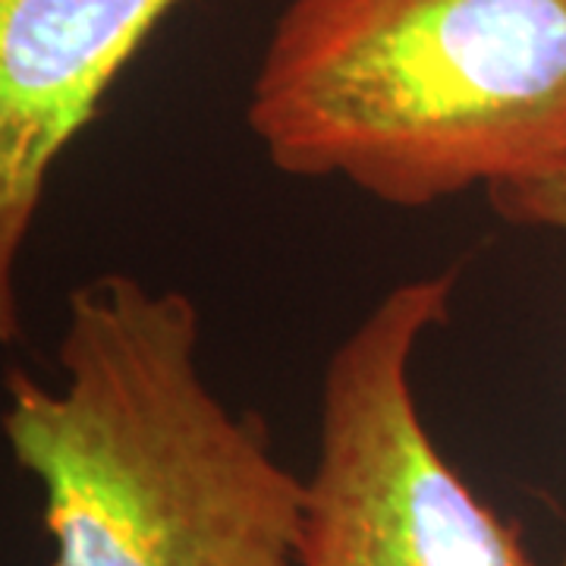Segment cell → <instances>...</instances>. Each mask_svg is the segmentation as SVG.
I'll list each match as a JSON object with an SVG mask.
<instances>
[{
  "instance_id": "277c9868",
  "label": "cell",
  "mask_w": 566,
  "mask_h": 566,
  "mask_svg": "<svg viewBox=\"0 0 566 566\" xmlns=\"http://www.w3.org/2000/svg\"><path fill=\"white\" fill-rule=\"evenodd\" d=\"M180 3L0 0V346L22 334L17 268L54 164Z\"/></svg>"
},
{
  "instance_id": "7a4b0ae2",
  "label": "cell",
  "mask_w": 566,
  "mask_h": 566,
  "mask_svg": "<svg viewBox=\"0 0 566 566\" xmlns=\"http://www.w3.org/2000/svg\"><path fill=\"white\" fill-rule=\"evenodd\" d=\"M245 123L286 177L419 211L566 164V0H286Z\"/></svg>"
},
{
  "instance_id": "3957f363",
  "label": "cell",
  "mask_w": 566,
  "mask_h": 566,
  "mask_svg": "<svg viewBox=\"0 0 566 566\" xmlns=\"http://www.w3.org/2000/svg\"><path fill=\"white\" fill-rule=\"evenodd\" d=\"M460 268L397 283L324 365L300 566H532L520 528L424 428L412 359L450 318Z\"/></svg>"
},
{
  "instance_id": "5b68a950",
  "label": "cell",
  "mask_w": 566,
  "mask_h": 566,
  "mask_svg": "<svg viewBox=\"0 0 566 566\" xmlns=\"http://www.w3.org/2000/svg\"><path fill=\"white\" fill-rule=\"evenodd\" d=\"M491 208L510 223L520 227H547L566 233V164L528 177V180L504 182L497 189H488ZM557 566H566L564 560Z\"/></svg>"
},
{
  "instance_id": "6da1fadb",
  "label": "cell",
  "mask_w": 566,
  "mask_h": 566,
  "mask_svg": "<svg viewBox=\"0 0 566 566\" xmlns=\"http://www.w3.org/2000/svg\"><path fill=\"white\" fill-rule=\"evenodd\" d=\"M196 349L182 290L111 271L66 296L61 387L7 371L0 431L41 488L48 566H300L305 479Z\"/></svg>"
}]
</instances>
